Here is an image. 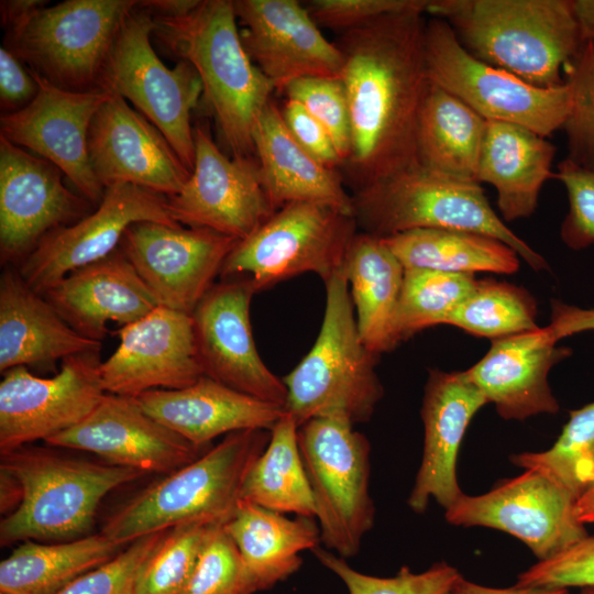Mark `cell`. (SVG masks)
Returning <instances> with one entry per match:
<instances>
[{
  "mask_svg": "<svg viewBox=\"0 0 594 594\" xmlns=\"http://www.w3.org/2000/svg\"><path fill=\"white\" fill-rule=\"evenodd\" d=\"M425 9H409L340 33L353 193L417 164L416 127L429 87Z\"/></svg>",
  "mask_w": 594,
  "mask_h": 594,
  "instance_id": "obj_1",
  "label": "cell"
},
{
  "mask_svg": "<svg viewBox=\"0 0 594 594\" xmlns=\"http://www.w3.org/2000/svg\"><path fill=\"white\" fill-rule=\"evenodd\" d=\"M475 58L542 88L565 84L584 44L572 0H429Z\"/></svg>",
  "mask_w": 594,
  "mask_h": 594,
  "instance_id": "obj_2",
  "label": "cell"
},
{
  "mask_svg": "<svg viewBox=\"0 0 594 594\" xmlns=\"http://www.w3.org/2000/svg\"><path fill=\"white\" fill-rule=\"evenodd\" d=\"M153 19V35L198 73L232 157L254 158V127L275 88L242 43L233 1L201 0L187 14Z\"/></svg>",
  "mask_w": 594,
  "mask_h": 594,
  "instance_id": "obj_3",
  "label": "cell"
},
{
  "mask_svg": "<svg viewBox=\"0 0 594 594\" xmlns=\"http://www.w3.org/2000/svg\"><path fill=\"white\" fill-rule=\"evenodd\" d=\"M270 439L271 430L264 429L227 435L195 461L132 496L100 532L124 547L180 524H227L241 501L248 472Z\"/></svg>",
  "mask_w": 594,
  "mask_h": 594,
  "instance_id": "obj_4",
  "label": "cell"
},
{
  "mask_svg": "<svg viewBox=\"0 0 594 594\" xmlns=\"http://www.w3.org/2000/svg\"><path fill=\"white\" fill-rule=\"evenodd\" d=\"M0 469L22 490L20 505L1 519V546L87 536L102 498L144 474L29 444L1 454Z\"/></svg>",
  "mask_w": 594,
  "mask_h": 594,
  "instance_id": "obj_5",
  "label": "cell"
},
{
  "mask_svg": "<svg viewBox=\"0 0 594 594\" xmlns=\"http://www.w3.org/2000/svg\"><path fill=\"white\" fill-rule=\"evenodd\" d=\"M326 285V307L318 337L286 375L285 413L298 427L314 418L366 422L383 397L376 358L361 340L350 288L342 270Z\"/></svg>",
  "mask_w": 594,
  "mask_h": 594,
  "instance_id": "obj_6",
  "label": "cell"
},
{
  "mask_svg": "<svg viewBox=\"0 0 594 594\" xmlns=\"http://www.w3.org/2000/svg\"><path fill=\"white\" fill-rule=\"evenodd\" d=\"M352 200L362 232L387 238L418 229L472 231L506 243L535 271L549 268L547 261L503 222L476 182L416 164L353 193Z\"/></svg>",
  "mask_w": 594,
  "mask_h": 594,
  "instance_id": "obj_7",
  "label": "cell"
},
{
  "mask_svg": "<svg viewBox=\"0 0 594 594\" xmlns=\"http://www.w3.org/2000/svg\"><path fill=\"white\" fill-rule=\"evenodd\" d=\"M135 0H66L8 29L6 47L29 68L73 91L99 88L116 37Z\"/></svg>",
  "mask_w": 594,
  "mask_h": 594,
  "instance_id": "obj_8",
  "label": "cell"
},
{
  "mask_svg": "<svg viewBox=\"0 0 594 594\" xmlns=\"http://www.w3.org/2000/svg\"><path fill=\"white\" fill-rule=\"evenodd\" d=\"M353 215L316 202L276 210L226 258L221 279H245L255 293L304 273L327 282L342 270L358 233Z\"/></svg>",
  "mask_w": 594,
  "mask_h": 594,
  "instance_id": "obj_9",
  "label": "cell"
},
{
  "mask_svg": "<svg viewBox=\"0 0 594 594\" xmlns=\"http://www.w3.org/2000/svg\"><path fill=\"white\" fill-rule=\"evenodd\" d=\"M298 446L321 542L344 559L354 557L375 515L369 440L348 420L322 417L298 427Z\"/></svg>",
  "mask_w": 594,
  "mask_h": 594,
  "instance_id": "obj_10",
  "label": "cell"
},
{
  "mask_svg": "<svg viewBox=\"0 0 594 594\" xmlns=\"http://www.w3.org/2000/svg\"><path fill=\"white\" fill-rule=\"evenodd\" d=\"M154 30L153 16L138 3L121 25L99 88L131 101L162 132L191 173L195 141L190 118L202 85L188 62L180 59L170 69L161 61L151 44Z\"/></svg>",
  "mask_w": 594,
  "mask_h": 594,
  "instance_id": "obj_11",
  "label": "cell"
},
{
  "mask_svg": "<svg viewBox=\"0 0 594 594\" xmlns=\"http://www.w3.org/2000/svg\"><path fill=\"white\" fill-rule=\"evenodd\" d=\"M425 56L429 80L486 121L518 124L544 138L562 129L570 103L566 82L537 87L475 58L439 18L426 23Z\"/></svg>",
  "mask_w": 594,
  "mask_h": 594,
  "instance_id": "obj_12",
  "label": "cell"
},
{
  "mask_svg": "<svg viewBox=\"0 0 594 594\" xmlns=\"http://www.w3.org/2000/svg\"><path fill=\"white\" fill-rule=\"evenodd\" d=\"M100 351L66 358L53 377L18 366L0 383V454L50 438L82 421L106 395Z\"/></svg>",
  "mask_w": 594,
  "mask_h": 594,
  "instance_id": "obj_13",
  "label": "cell"
},
{
  "mask_svg": "<svg viewBox=\"0 0 594 594\" xmlns=\"http://www.w3.org/2000/svg\"><path fill=\"white\" fill-rule=\"evenodd\" d=\"M575 498L534 470L501 481L490 492L464 493L446 509L449 524L498 529L521 540L538 558L547 560L587 532L576 516Z\"/></svg>",
  "mask_w": 594,
  "mask_h": 594,
  "instance_id": "obj_14",
  "label": "cell"
},
{
  "mask_svg": "<svg viewBox=\"0 0 594 594\" xmlns=\"http://www.w3.org/2000/svg\"><path fill=\"white\" fill-rule=\"evenodd\" d=\"M194 141L190 177L177 195L166 198L167 209L179 224L241 241L275 212L261 183L257 162L224 155L201 123L194 127Z\"/></svg>",
  "mask_w": 594,
  "mask_h": 594,
  "instance_id": "obj_15",
  "label": "cell"
},
{
  "mask_svg": "<svg viewBox=\"0 0 594 594\" xmlns=\"http://www.w3.org/2000/svg\"><path fill=\"white\" fill-rule=\"evenodd\" d=\"M238 242L205 228L141 221L120 249L161 306L191 315Z\"/></svg>",
  "mask_w": 594,
  "mask_h": 594,
  "instance_id": "obj_16",
  "label": "cell"
},
{
  "mask_svg": "<svg viewBox=\"0 0 594 594\" xmlns=\"http://www.w3.org/2000/svg\"><path fill=\"white\" fill-rule=\"evenodd\" d=\"M141 221L179 224L172 218L165 197L131 184L109 186L95 211L47 233L18 271L43 295L70 272L118 250L127 229Z\"/></svg>",
  "mask_w": 594,
  "mask_h": 594,
  "instance_id": "obj_17",
  "label": "cell"
},
{
  "mask_svg": "<svg viewBox=\"0 0 594 594\" xmlns=\"http://www.w3.org/2000/svg\"><path fill=\"white\" fill-rule=\"evenodd\" d=\"M30 72L37 94L24 108L1 114V136L54 164L84 198L99 205L105 188L91 167L88 138L92 119L110 92L67 90Z\"/></svg>",
  "mask_w": 594,
  "mask_h": 594,
  "instance_id": "obj_18",
  "label": "cell"
},
{
  "mask_svg": "<svg viewBox=\"0 0 594 594\" xmlns=\"http://www.w3.org/2000/svg\"><path fill=\"white\" fill-rule=\"evenodd\" d=\"M254 289L245 279L215 283L191 314L204 374L230 388L284 407L287 391L260 356L250 320Z\"/></svg>",
  "mask_w": 594,
  "mask_h": 594,
  "instance_id": "obj_19",
  "label": "cell"
},
{
  "mask_svg": "<svg viewBox=\"0 0 594 594\" xmlns=\"http://www.w3.org/2000/svg\"><path fill=\"white\" fill-rule=\"evenodd\" d=\"M63 172L0 135V255L22 262L51 231L87 216L90 202L72 193Z\"/></svg>",
  "mask_w": 594,
  "mask_h": 594,
  "instance_id": "obj_20",
  "label": "cell"
},
{
  "mask_svg": "<svg viewBox=\"0 0 594 594\" xmlns=\"http://www.w3.org/2000/svg\"><path fill=\"white\" fill-rule=\"evenodd\" d=\"M117 333L120 344L100 365L106 393L180 389L205 375L189 314L158 306Z\"/></svg>",
  "mask_w": 594,
  "mask_h": 594,
  "instance_id": "obj_21",
  "label": "cell"
},
{
  "mask_svg": "<svg viewBox=\"0 0 594 594\" xmlns=\"http://www.w3.org/2000/svg\"><path fill=\"white\" fill-rule=\"evenodd\" d=\"M109 92L89 129V157L97 179L105 189L131 184L166 198L177 195L190 177L189 169L153 123L120 95Z\"/></svg>",
  "mask_w": 594,
  "mask_h": 594,
  "instance_id": "obj_22",
  "label": "cell"
},
{
  "mask_svg": "<svg viewBox=\"0 0 594 594\" xmlns=\"http://www.w3.org/2000/svg\"><path fill=\"white\" fill-rule=\"evenodd\" d=\"M45 442L90 452L108 463L143 473L163 474L189 464L207 451L150 416L135 397L110 393L82 421Z\"/></svg>",
  "mask_w": 594,
  "mask_h": 594,
  "instance_id": "obj_23",
  "label": "cell"
},
{
  "mask_svg": "<svg viewBox=\"0 0 594 594\" xmlns=\"http://www.w3.org/2000/svg\"><path fill=\"white\" fill-rule=\"evenodd\" d=\"M242 43L275 90L302 77L340 78L343 56L296 0H235Z\"/></svg>",
  "mask_w": 594,
  "mask_h": 594,
  "instance_id": "obj_24",
  "label": "cell"
},
{
  "mask_svg": "<svg viewBox=\"0 0 594 594\" xmlns=\"http://www.w3.org/2000/svg\"><path fill=\"white\" fill-rule=\"evenodd\" d=\"M486 404L464 372L429 371L420 411L424 453L408 497L414 512L424 513L430 498L447 509L462 496L457 479L460 444L470 421Z\"/></svg>",
  "mask_w": 594,
  "mask_h": 594,
  "instance_id": "obj_25",
  "label": "cell"
},
{
  "mask_svg": "<svg viewBox=\"0 0 594 594\" xmlns=\"http://www.w3.org/2000/svg\"><path fill=\"white\" fill-rule=\"evenodd\" d=\"M571 353L570 348L558 345L548 326L538 327L491 340L486 354L463 372L502 418L524 420L558 413L548 374Z\"/></svg>",
  "mask_w": 594,
  "mask_h": 594,
  "instance_id": "obj_26",
  "label": "cell"
},
{
  "mask_svg": "<svg viewBox=\"0 0 594 594\" xmlns=\"http://www.w3.org/2000/svg\"><path fill=\"white\" fill-rule=\"evenodd\" d=\"M43 296L75 331L98 342L109 332L107 322L124 327L161 306L120 248L70 272Z\"/></svg>",
  "mask_w": 594,
  "mask_h": 594,
  "instance_id": "obj_27",
  "label": "cell"
},
{
  "mask_svg": "<svg viewBox=\"0 0 594 594\" xmlns=\"http://www.w3.org/2000/svg\"><path fill=\"white\" fill-rule=\"evenodd\" d=\"M135 399L154 419L195 446L250 429L272 430L284 407L230 388L206 375L180 389H152Z\"/></svg>",
  "mask_w": 594,
  "mask_h": 594,
  "instance_id": "obj_28",
  "label": "cell"
},
{
  "mask_svg": "<svg viewBox=\"0 0 594 594\" xmlns=\"http://www.w3.org/2000/svg\"><path fill=\"white\" fill-rule=\"evenodd\" d=\"M101 342L75 331L32 289L16 268L0 277V372L18 366L54 364L58 360L100 351Z\"/></svg>",
  "mask_w": 594,
  "mask_h": 594,
  "instance_id": "obj_29",
  "label": "cell"
},
{
  "mask_svg": "<svg viewBox=\"0 0 594 594\" xmlns=\"http://www.w3.org/2000/svg\"><path fill=\"white\" fill-rule=\"evenodd\" d=\"M253 144L261 183L275 211L292 202H316L353 215L352 195L341 174L295 140L273 101L256 121Z\"/></svg>",
  "mask_w": 594,
  "mask_h": 594,
  "instance_id": "obj_30",
  "label": "cell"
},
{
  "mask_svg": "<svg viewBox=\"0 0 594 594\" xmlns=\"http://www.w3.org/2000/svg\"><path fill=\"white\" fill-rule=\"evenodd\" d=\"M556 146L525 127L487 121L477 183L492 185L502 218L514 221L530 217L552 170Z\"/></svg>",
  "mask_w": 594,
  "mask_h": 594,
  "instance_id": "obj_31",
  "label": "cell"
},
{
  "mask_svg": "<svg viewBox=\"0 0 594 594\" xmlns=\"http://www.w3.org/2000/svg\"><path fill=\"white\" fill-rule=\"evenodd\" d=\"M362 342L375 355L400 342L397 310L405 268L385 241L358 232L343 263Z\"/></svg>",
  "mask_w": 594,
  "mask_h": 594,
  "instance_id": "obj_32",
  "label": "cell"
},
{
  "mask_svg": "<svg viewBox=\"0 0 594 594\" xmlns=\"http://www.w3.org/2000/svg\"><path fill=\"white\" fill-rule=\"evenodd\" d=\"M224 529L234 541L255 591L273 587L301 565L299 553L319 547L320 528L312 518L289 519L241 499Z\"/></svg>",
  "mask_w": 594,
  "mask_h": 594,
  "instance_id": "obj_33",
  "label": "cell"
},
{
  "mask_svg": "<svg viewBox=\"0 0 594 594\" xmlns=\"http://www.w3.org/2000/svg\"><path fill=\"white\" fill-rule=\"evenodd\" d=\"M486 124L462 100L430 81L416 127L417 164L477 183Z\"/></svg>",
  "mask_w": 594,
  "mask_h": 594,
  "instance_id": "obj_34",
  "label": "cell"
},
{
  "mask_svg": "<svg viewBox=\"0 0 594 594\" xmlns=\"http://www.w3.org/2000/svg\"><path fill=\"white\" fill-rule=\"evenodd\" d=\"M124 548L102 532L58 543L23 541L0 563V592L55 594Z\"/></svg>",
  "mask_w": 594,
  "mask_h": 594,
  "instance_id": "obj_35",
  "label": "cell"
},
{
  "mask_svg": "<svg viewBox=\"0 0 594 594\" xmlns=\"http://www.w3.org/2000/svg\"><path fill=\"white\" fill-rule=\"evenodd\" d=\"M405 270L513 274L519 255L501 240L463 230L418 229L382 238Z\"/></svg>",
  "mask_w": 594,
  "mask_h": 594,
  "instance_id": "obj_36",
  "label": "cell"
},
{
  "mask_svg": "<svg viewBox=\"0 0 594 594\" xmlns=\"http://www.w3.org/2000/svg\"><path fill=\"white\" fill-rule=\"evenodd\" d=\"M241 499L277 513L315 517V503L298 446V426L284 413L246 474Z\"/></svg>",
  "mask_w": 594,
  "mask_h": 594,
  "instance_id": "obj_37",
  "label": "cell"
},
{
  "mask_svg": "<svg viewBox=\"0 0 594 594\" xmlns=\"http://www.w3.org/2000/svg\"><path fill=\"white\" fill-rule=\"evenodd\" d=\"M537 302L522 287L496 279L476 280L446 324L491 340L538 328Z\"/></svg>",
  "mask_w": 594,
  "mask_h": 594,
  "instance_id": "obj_38",
  "label": "cell"
},
{
  "mask_svg": "<svg viewBox=\"0 0 594 594\" xmlns=\"http://www.w3.org/2000/svg\"><path fill=\"white\" fill-rule=\"evenodd\" d=\"M509 460L519 468L539 472L578 499L594 482V402L570 411L550 449L515 454Z\"/></svg>",
  "mask_w": 594,
  "mask_h": 594,
  "instance_id": "obj_39",
  "label": "cell"
},
{
  "mask_svg": "<svg viewBox=\"0 0 594 594\" xmlns=\"http://www.w3.org/2000/svg\"><path fill=\"white\" fill-rule=\"evenodd\" d=\"M473 274L405 270L397 310V334L404 341L417 332L446 324L476 284Z\"/></svg>",
  "mask_w": 594,
  "mask_h": 594,
  "instance_id": "obj_40",
  "label": "cell"
},
{
  "mask_svg": "<svg viewBox=\"0 0 594 594\" xmlns=\"http://www.w3.org/2000/svg\"><path fill=\"white\" fill-rule=\"evenodd\" d=\"M212 526L186 522L167 529L139 572L135 594H180Z\"/></svg>",
  "mask_w": 594,
  "mask_h": 594,
  "instance_id": "obj_41",
  "label": "cell"
},
{
  "mask_svg": "<svg viewBox=\"0 0 594 594\" xmlns=\"http://www.w3.org/2000/svg\"><path fill=\"white\" fill-rule=\"evenodd\" d=\"M319 562L338 575L349 594H450L459 571L446 562H437L428 570L415 573L403 566L395 576L378 578L351 568L345 559L317 547L312 550Z\"/></svg>",
  "mask_w": 594,
  "mask_h": 594,
  "instance_id": "obj_42",
  "label": "cell"
},
{
  "mask_svg": "<svg viewBox=\"0 0 594 594\" xmlns=\"http://www.w3.org/2000/svg\"><path fill=\"white\" fill-rule=\"evenodd\" d=\"M570 103L562 125L566 160L594 169V42H585L564 69Z\"/></svg>",
  "mask_w": 594,
  "mask_h": 594,
  "instance_id": "obj_43",
  "label": "cell"
},
{
  "mask_svg": "<svg viewBox=\"0 0 594 594\" xmlns=\"http://www.w3.org/2000/svg\"><path fill=\"white\" fill-rule=\"evenodd\" d=\"M252 579L224 525H213L180 594H253Z\"/></svg>",
  "mask_w": 594,
  "mask_h": 594,
  "instance_id": "obj_44",
  "label": "cell"
},
{
  "mask_svg": "<svg viewBox=\"0 0 594 594\" xmlns=\"http://www.w3.org/2000/svg\"><path fill=\"white\" fill-rule=\"evenodd\" d=\"M283 92L287 99L299 102L328 131L343 166L351 153V128L342 80L302 77L292 81Z\"/></svg>",
  "mask_w": 594,
  "mask_h": 594,
  "instance_id": "obj_45",
  "label": "cell"
},
{
  "mask_svg": "<svg viewBox=\"0 0 594 594\" xmlns=\"http://www.w3.org/2000/svg\"><path fill=\"white\" fill-rule=\"evenodd\" d=\"M166 531L134 540L110 561L80 575L55 594H135L139 572Z\"/></svg>",
  "mask_w": 594,
  "mask_h": 594,
  "instance_id": "obj_46",
  "label": "cell"
},
{
  "mask_svg": "<svg viewBox=\"0 0 594 594\" xmlns=\"http://www.w3.org/2000/svg\"><path fill=\"white\" fill-rule=\"evenodd\" d=\"M568 194L569 210L561 223L560 237L572 250L594 244V169L564 158L554 173Z\"/></svg>",
  "mask_w": 594,
  "mask_h": 594,
  "instance_id": "obj_47",
  "label": "cell"
},
{
  "mask_svg": "<svg viewBox=\"0 0 594 594\" xmlns=\"http://www.w3.org/2000/svg\"><path fill=\"white\" fill-rule=\"evenodd\" d=\"M518 586L565 588L594 586V535H586L565 550L518 575Z\"/></svg>",
  "mask_w": 594,
  "mask_h": 594,
  "instance_id": "obj_48",
  "label": "cell"
},
{
  "mask_svg": "<svg viewBox=\"0 0 594 594\" xmlns=\"http://www.w3.org/2000/svg\"><path fill=\"white\" fill-rule=\"evenodd\" d=\"M429 0H310L305 7L319 28L339 33L394 12L425 9Z\"/></svg>",
  "mask_w": 594,
  "mask_h": 594,
  "instance_id": "obj_49",
  "label": "cell"
},
{
  "mask_svg": "<svg viewBox=\"0 0 594 594\" xmlns=\"http://www.w3.org/2000/svg\"><path fill=\"white\" fill-rule=\"evenodd\" d=\"M280 111L292 135L310 155L329 168L342 166L328 131L299 102L287 99Z\"/></svg>",
  "mask_w": 594,
  "mask_h": 594,
  "instance_id": "obj_50",
  "label": "cell"
},
{
  "mask_svg": "<svg viewBox=\"0 0 594 594\" xmlns=\"http://www.w3.org/2000/svg\"><path fill=\"white\" fill-rule=\"evenodd\" d=\"M37 82L30 69L6 46L0 48V103L4 113L29 105L37 94Z\"/></svg>",
  "mask_w": 594,
  "mask_h": 594,
  "instance_id": "obj_51",
  "label": "cell"
},
{
  "mask_svg": "<svg viewBox=\"0 0 594 594\" xmlns=\"http://www.w3.org/2000/svg\"><path fill=\"white\" fill-rule=\"evenodd\" d=\"M548 327L558 341L575 333L594 331V309L580 308L554 299L551 301Z\"/></svg>",
  "mask_w": 594,
  "mask_h": 594,
  "instance_id": "obj_52",
  "label": "cell"
},
{
  "mask_svg": "<svg viewBox=\"0 0 594 594\" xmlns=\"http://www.w3.org/2000/svg\"><path fill=\"white\" fill-rule=\"evenodd\" d=\"M450 594H569V591L565 588L525 587L516 584L506 588L488 587L465 580L461 575Z\"/></svg>",
  "mask_w": 594,
  "mask_h": 594,
  "instance_id": "obj_53",
  "label": "cell"
},
{
  "mask_svg": "<svg viewBox=\"0 0 594 594\" xmlns=\"http://www.w3.org/2000/svg\"><path fill=\"white\" fill-rule=\"evenodd\" d=\"M201 0L139 1V7L153 16H180L193 11Z\"/></svg>",
  "mask_w": 594,
  "mask_h": 594,
  "instance_id": "obj_54",
  "label": "cell"
},
{
  "mask_svg": "<svg viewBox=\"0 0 594 594\" xmlns=\"http://www.w3.org/2000/svg\"><path fill=\"white\" fill-rule=\"evenodd\" d=\"M46 3L38 0L1 1V22L8 30Z\"/></svg>",
  "mask_w": 594,
  "mask_h": 594,
  "instance_id": "obj_55",
  "label": "cell"
},
{
  "mask_svg": "<svg viewBox=\"0 0 594 594\" xmlns=\"http://www.w3.org/2000/svg\"><path fill=\"white\" fill-rule=\"evenodd\" d=\"M22 501V490L18 480L0 469V512L6 516L12 513Z\"/></svg>",
  "mask_w": 594,
  "mask_h": 594,
  "instance_id": "obj_56",
  "label": "cell"
},
{
  "mask_svg": "<svg viewBox=\"0 0 594 594\" xmlns=\"http://www.w3.org/2000/svg\"><path fill=\"white\" fill-rule=\"evenodd\" d=\"M583 43L594 42V0H572Z\"/></svg>",
  "mask_w": 594,
  "mask_h": 594,
  "instance_id": "obj_57",
  "label": "cell"
},
{
  "mask_svg": "<svg viewBox=\"0 0 594 594\" xmlns=\"http://www.w3.org/2000/svg\"><path fill=\"white\" fill-rule=\"evenodd\" d=\"M575 513L582 524L594 522V482L575 501Z\"/></svg>",
  "mask_w": 594,
  "mask_h": 594,
  "instance_id": "obj_58",
  "label": "cell"
},
{
  "mask_svg": "<svg viewBox=\"0 0 594 594\" xmlns=\"http://www.w3.org/2000/svg\"><path fill=\"white\" fill-rule=\"evenodd\" d=\"M578 594H594V586L582 587Z\"/></svg>",
  "mask_w": 594,
  "mask_h": 594,
  "instance_id": "obj_59",
  "label": "cell"
},
{
  "mask_svg": "<svg viewBox=\"0 0 594 594\" xmlns=\"http://www.w3.org/2000/svg\"><path fill=\"white\" fill-rule=\"evenodd\" d=\"M0 594H4V593H1V592H0Z\"/></svg>",
  "mask_w": 594,
  "mask_h": 594,
  "instance_id": "obj_60",
  "label": "cell"
}]
</instances>
